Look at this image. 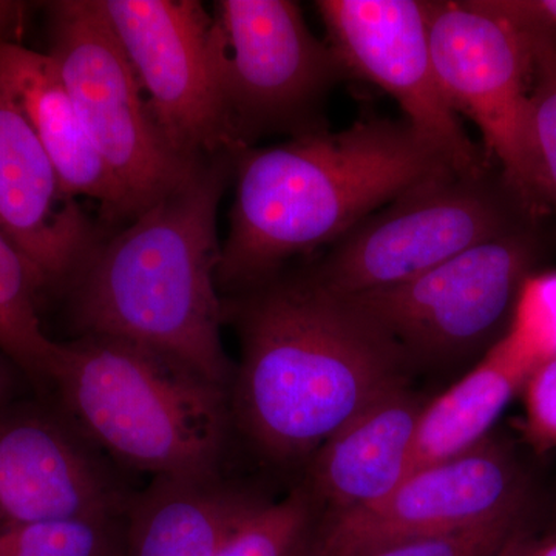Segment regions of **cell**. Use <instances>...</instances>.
<instances>
[{"mask_svg":"<svg viewBox=\"0 0 556 556\" xmlns=\"http://www.w3.org/2000/svg\"><path fill=\"white\" fill-rule=\"evenodd\" d=\"M28 5L16 0H0V46L9 42H21Z\"/></svg>","mask_w":556,"mask_h":556,"instance_id":"cell-27","label":"cell"},{"mask_svg":"<svg viewBox=\"0 0 556 556\" xmlns=\"http://www.w3.org/2000/svg\"><path fill=\"white\" fill-rule=\"evenodd\" d=\"M526 40L530 64V135L547 207H556V31L533 22L504 16Z\"/></svg>","mask_w":556,"mask_h":556,"instance_id":"cell-20","label":"cell"},{"mask_svg":"<svg viewBox=\"0 0 556 556\" xmlns=\"http://www.w3.org/2000/svg\"><path fill=\"white\" fill-rule=\"evenodd\" d=\"M313 506L303 490L260 507L217 556H295L309 544Z\"/></svg>","mask_w":556,"mask_h":556,"instance_id":"cell-22","label":"cell"},{"mask_svg":"<svg viewBox=\"0 0 556 556\" xmlns=\"http://www.w3.org/2000/svg\"><path fill=\"white\" fill-rule=\"evenodd\" d=\"M208 49L233 150L260 137L327 130L329 91L350 76L291 0H218Z\"/></svg>","mask_w":556,"mask_h":556,"instance_id":"cell-6","label":"cell"},{"mask_svg":"<svg viewBox=\"0 0 556 556\" xmlns=\"http://www.w3.org/2000/svg\"><path fill=\"white\" fill-rule=\"evenodd\" d=\"M535 369L506 336L496 340L466 378L424 407L409 475L485 441L486 431Z\"/></svg>","mask_w":556,"mask_h":556,"instance_id":"cell-18","label":"cell"},{"mask_svg":"<svg viewBox=\"0 0 556 556\" xmlns=\"http://www.w3.org/2000/svg\"><path fill=\"white\" fill-rule=\"evenodd\" d=\"M0 230L17 248L40 289L72 283L98 233L60 177L30 123L0 80Z\"/></svg>","mask_w":556,"mask_h":556,"instance_id":"cell-13","label":"cell"},{"mask_svg":"<svg viewBox=\"0 0 556 556\" xmlns=\"http://www.w3.org/2000/svg\"><path fill=\"white\" fill-rule=\"evenodd\" d=\"M0 80L30 123L68 197L98 201L110 223L131 222L129 201L94 146L49 53L0 46Z\"/></svg>","mask_w":556,"mask_h":556,"instance_id":"cell-15","label":"cell"},{"mask_svg":"<svg viewBox=\"0 0 556 556\" xmlns=\"http://www.w3.org/2000/svg\"><path fill=\"white\" fill-rule=\"evenodd\" d=\"M540 244L535 223L402 283L343 295L390 336L408 364H445L495 338L511 316Z\"/></svg>","mask_w":556,"mask_h":556,"instance_id":"cell-8","label":"cell"},{"mask_svg":"<svg viewBox=\"0 0 556 556\" xmlns=\"http://www.w3.org/2000/svg\"><path fill=\"white\" fill-rule=\"evenodd\" d=\"M118 518L0 526V556H124Z\"/></svg>","mask_w":556,"mask_h":556,"instance_id":"cell-21","label":"cell"},{"mask_svg":"<svg viewBox=\"0 0 556 556\" xmlns=\"http://www.w3.org/2000/svg\"><path fill=\"white\" fill-rule=\"evenodd\" d=\"M164 144L200 164L232 153L199 0H101Z\"/></svg>","mask_w":556,"mask_h":556,"instance_id":"cell-10","label":"cell"},{"mask_svg":"<svg viewBox=\"0 0 556 556\" xmlns=\"http://www.w3.org/2000/svg\"><path fill=\"white\" fill-rule=\"evenodd\" d=\"M504 336L536 368L556 358V273L526 278Z\"/></svg>","mask_w":556,"mask_h":556,"instance_id":"cell-23","label":"cell"},{"mask_svg":"<svg viewBox=\"0 0 556 556\" xmlns=\"http://www.w3.org/2000/svg\"><path fill=\"white\" fill-rule=\"evenodd\" d=\"M536 548L538 556H556V536L548 538V540L541 541V543L536 541Z\"/></svg>","mask_w":556,"mask_h":556,"instance_id":"cell-29","label":"cell"},{"mask_svg":"<svg viewBox=\"0 0 556 556\" xmlns=\"http://www.w3.org/2000/svg\"><path fill=\"white\" fill-rule=\"evenodd\" d=\"M3 390H5V371L2 368V361H0V399L3 396Z\"/></svg>","mask_w":556,"mask_h":556,"instance_id":"cell-30","label":"cell"},{"mask_svg":"<svg viewBox=\"0 0 556 556\" xmlns=\"http://www.w3.org/2000/svg\"><path fill=\"white\" fill-rule=\"evenodd\" d=\"M522 514L525 510L441 535L401 541L365 556H497L521 529Z\"/></svg>","mask_w":556,"mask_h":556,"instance_id":"cell-24","label":"cell"},{"mask_svg":"<svg viewBox=\"0 0 556 556\" xmlns=\"http://www.w3.org/2000/svg\"><path fill=\"white\" fill-rule=\"evenodd\" d=\"M239 329L232 399L244 433L270 459L317 452L390 391L407 358L382 328L311 270L278 273L225 305Z\"/></svg>","mask_w":556,"mask_h":556,"instance_id":"cell-1","label":"cell"},{"mask_svg":"<svg viewBox=\"0 0 556 556\" xmlns=\"http://www.w3.org/2000/svg\"><path fill=\"white\" fill-rule=\"evenodd\" d=\"M46 10L49 54L134 219L185 185L201 163H186L164 144L101 0H54Z\"/></svg>","mask_w":556,"mask_h":556,"instance_id":"cell-7","label":"cell"},{"mask_svg":"<svg viewBox=\"0 0 556 556\" xmlns=\"http://www.w3.org/2000/svg\"><path fill=\"white\" fill-rule=\"evenodd\" d=\"M497 556H538L536 541L519 530Z\"/></svg>","mask_w":556,"mask_h":556,"instance_id":"cell-28","label":"cell"},{"mask_svg":"<svg viewBox=\"0 0 556 556\" xmlns=\"http://www.w3.org/2000/svg\"><path fill=\"white\" fill-rule=\"evenodd\" d=\"M424 407L407 387H399L317 450L314 486L332 515L376 503L408 478Z\"/></svg>","mask_w":556,"mask_h":556,"instance_id":"cell-16","label":"cell"},{"mask_svg":"<svg viewBox=\"0 0 556 556\" xmlns=\"http://www.w3.org/2000/svg\"><path fill=\"white\" fill-rule=\"evenodd\" d=\"M39 291L30 263L0 230V354L36 382L51 383L61 343L47 338L40 325Z\"/></svg>","mask_w":556,"mask_h":556,"instance_id":"cell-19","label":"cell"},{"mask_svg":"<svg viewBox=\"0 0 556 556\" xmlns=\"http://www.w3.org/2000/svg\"><path fill=\"white\" fill-rule=\"evenodd\" d=\"M232 155L237 197L217 268L218 288L232 292L257 287L289 258L331 247L399 197L455 172L405 119H357Z\"/></svg>","mask_w":556,"mask_h":556,"instance_id":"cell-2","label":"cell"},{"mask_svg":"<svg viewBox=\"0 0 556 556\" xmlns=\"http://www.w3.org/2000/svg\"><path fill=\"white\" fill-rule=\"evenodd\" d=\"M431 58L455 112L477 124L507 185L547 208L530 135V64L522 33L482 0L426 2Z\"/></svg>","mask_w":556,"mask_h":556,"instance_id":"cell-9","label":"cell"},{"mask_svg":"<svg viewBox=\"0 0 556 556\" xmlns=\"http://www.w3.org/2000/svg\"><path fill=\"white\" fill-rule=\"evenodd\" d=\"M306 552H308V546H306L305 548H303V551H300L298 555L295 556H306Z\"/></svg>","mask_w":556,"mask_h":556,"instance_id":"cell-31","label":"cell"},{"mask_svg":"<svg viewBox=\"0 0 556 556\" xmlns=\"http://www.w3.org/2000/svg\"><path fill=\"white\" fill-rule=\"evenodd\" d=\"M51 386L83 437L156 477L218 473L228 388L152 348L84 334L61 343Z\"/></svg>","mask_w":556,"mask_h":556,"instance_id":"cell-4","label":"cell"},{"mask_svg":"<svg viewBox=\"0 0 556 556\" xmlns=\"http://www.w3.org/2000/svg\"><path fill=\"white\" fill-rule=\"evenodd\" d=\"M232 174V153L204 161L185 185L98 243L70 283L84 334L152 348L228 388L217 214Z\"/></svg>","mask_w":556,"mask_h":556,"instance_id":"cell-3","label":"cell"},{"mask_svg":"<svg viewBox=\"0 0 556 556\" xmlns=\"http://www.w3.org/2000/svg\"><path fill=\"white\" fill-rule=\"evenodd\" d=\"M129 501L86 442L50 417H0V526L115 518Z\"/></svg>","mask_w":556,"mask_h":556,"instance_id":"cell-14","label":"cell"},{"mask_svg":"<svg viewBox=\"0 0 556 556\" xmlns=\"http://www.w3.org/2000/svg\"><path fill=\"white\" fill-rule=\"evenodd\" d=\"M263 506L218 473L156 477L126 508L124 556H217Z\"/></svg>","mask_w":556,"mask_h":556,"instance_id":"cell-17","label":"cell"},{"mask_svg":"<svg viewBox=\"0 0 556 556\" xmlns=\"http://www.w3.org/2000/svg\"><path fill=\"white\" fill-rule=\"evenodd\" d=\"M536 217L496 167L450 172L362 219L309 270L338 294L391 287Z\"/></svg>","mask_w":556,"mask_h":556,"instance_id":"cell-5","label":"cell"},{"mask_svg":"<svg viewBox=\"0 0 556 556\" xmlns=\"http://www.w3.org/2000/svg\"><path fill=\"white\" fill-rule=\"evenodd\" d=\"M525 390L527 437L536 448H556V358L540 365Z\"/></svg>","mask_w":556,"mask_h":556,"instance_id":"cell-25","label":"cell"},{"mask_svg":"<svg viewBox=\"0 0 556 556\" xmlns=\"http://www.w3.org/2000/svg\"><path fill=\"white\" fill-rule=\"evenodd\" d=\"M490 9L556 31V0H486Z\"/></svg>","mask_w":556,"mask_h":556,"instance_id":"cell-26","label":"cell"},{"mask_svg":"<svg viewBox=\"0 0 556 556\" xmlns=\"http://www.w3.org/2000/svg\"><path fill=\"white\" fill-rule=\"evenodd\" d=\"M525 504L517 466L482 441L464 455L409 475L376 503L331 515L313 529L306 556H365L522 511Z\"/></svg>","mask_w":556,"mask_h":556,"instance_id":"cell-12","label":"cell"},{"mask_svg":"<svg viewBox=\"0 0 556 556\" xmlns=\"http://www.w3.org/2000/svg\"><path fill=\"white\" fill-rule=\"evenodd\" d=\"M329 46L350 76L367 79L401 105L405 121L457 174L490 167L457 119L439 84L426 2L419 0H320Z\"/></svg>","mask_w":556,"mask_h":556,"instance_id":"cell-11","label":"cell"}]
</instances>
